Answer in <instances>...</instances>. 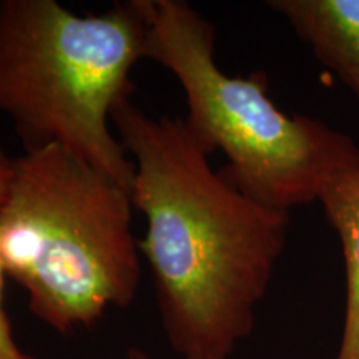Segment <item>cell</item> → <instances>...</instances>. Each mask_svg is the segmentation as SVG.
Returning a JSON list of instances; mask_svg holds the SVG:
<instances>
[{
	"mask_svg": "<svg viewBox=\"0 0 359 359\" xmlns=\"http://www.w3.org/2000/svg\"><path fill=\"white\" fill-rule=\"evenodd\" d=\"M111 122L135 165L130 195L147 218L138 246L168 344L182 359H230L255 330L290 213L215 172L212 151L183 118L151 116L125 98Z\"/></svg>",
	"mask_w": 359,
	"mask_h": 359,
	"instance_id": "1",
	"label": "cell"
},
{
	"mask_svg": "<svg viewBox=\"0 0 359 359\" xmlns=\"http://www.w3.org/2000/svg\"><path fill=\"white\" fill-rule=\"evenodd\" d=\"M128 188L65 148L13 158L0 205V257L29 308L60 334L127 308L140 285Z\"/></svg>",
	"mask_w": 359,
	"mask_h": 359,
	"instance_id": "2",
	"label": "cell"
},
{
	"mask_svg": "<svg viewBox=\"0 0 359 359\" xmlns=\"http://www.w3.org/2000/svg\"><path fill=\"white\" fill-rule=\"evenodd\" d=\"M148 0L79 15L57 0H0V114L24 150L57 145L132 190L111 116L147 60Z\"/></svg>",
	"mask_w": 359,
	"mask_h": 359,
	"instance_id": "3",
	"label": "cell"
},
{
	"mask_svg": "<svg viewBox=\"0 0 359 359\" xmlns=\"http://www.w3.org/2000/svg\"><path fill=\"white\" fill-rule=\"evenodd\" d=\"M148 19L147 60L178 80L187 127L212 154L223 151V175L248 198L290 213L320 200L330 180L359 168L358 143L321 120L278 109L264 72L219 69L215 25L185 0H148Z\"/></svg>",
	"mask_w": 359,
	"mask_h": 359,
	"instance_id": "4",
	"label": "cell"
},
{
	"mask_svg": "<svg viewBox=\"0 0 359 359\" xmlns=\"http://www.w3.org/2000/svg\"><path fill=\"white\" fill-rule=\"evenodd\" d=\"M268 6L359 100V0H271Z\"/></svg>",
	"mask_w": 359,
	"mask_h": 359,
	"instance_id": "5",
	"label": "cell"
},
{
	"mask_svg": "<svg viewBox=\"0 0 359 359\" xmlns=\"http://www.w3.org/2000/svg\"><path fill=\"white\" fill-rule=\"evenodd\" d=\"M318 201L339 238L346 268V309L334 359H359V168L330 180Z\"/></svg>",
	"mask_w": 359,
	"mask_h": 359,
	"instance_id": "6",
	"label": "cell"
},
{
	"mask_svg": "<svg viewBox=\"0 0 359 359\" xmlns=\"http://www.w3.org/2000/svg\"><path fill=\"white\" fill-rule=\"evenodd\" d=\"M13 158H11L4 148L0 147V205H2L4 195H6V188L11 178ZM6 269H4L2 257H0V359H39L34 354L25 351L17 341L13 334L12 321L8 318V313L4 303V286H6Z\"/></svg>",
	"mask_w": 359,
	"mask_h": 359,
	"instance_id": "7",
	"label": "cell"
},
{
	"mask_svg": "<svg viewBox=\"0 0 359 359\" xmlns=\"http://www.w3.org/2000/svg\"><path fill=\"white\" fill-rule=\"evenodd\" d=\"M127 359H150V356H148L147 351H143L140 348H132L128 349Z\"/></svg>",
	"mask_w": 359,
	"mask_h": 359,
	"instance_id": "8",
	"label": "cell"
}]
</instances>
